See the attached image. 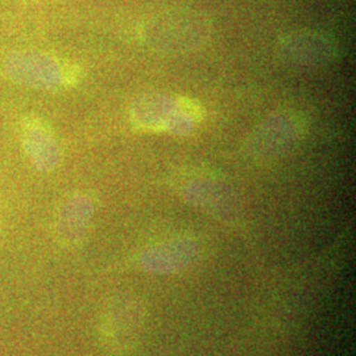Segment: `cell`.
<instances>
[{
	"label": "cell",
	"mask_w": 356,
	"mask_h": 356,
	"mask_svg": "<svg viewBox=\"0 0 356 356\" xmlns=\"http://www.w3.org/2000/svg\"><path fill=\"white\" fill-rule=\"evenodd\" d=\"M209 38V26L193 13H164L153 17L144 31V40L153 51L181 54L201 48Z\"/></svg>",
	"instance_id": "3957f363"
},
{
	"label": "cell",
	"mask_w": 356,
	"mask_h": 356,
	"mask_svg": "<svg viewBox=\"0 0 356 356\" xmlns=\"http://www.w3.org/2000/svg\"><path fill=\"white\" fill-rule=\"evenodd\" d=\"M94 202L88 194H76L65 201L56 219V232L65 244L82 241L89 229Z\"/></svg>",
	"instance_id": "9c48e42d"
},
{
	"label": "cell",
	"mask_w": 356,
	"mask_h": 356,
	"mask_svg": "<svg viewBox=\"0 0 356 356\" xmlns=\"http://www.w3.org/2000/svg\"><path fill=\"white\" fill-rule=\"evenodd\" d=\"M200 243L191 236H176L148 247L140 256V266L149 273H176L200 254Z\"/></svg>",
	"instance_id": "ba28073f"
},
{
	"label": "cell",
	"mask_w": 356,
	"mask_h": 356,
	"mask_svg": "<svg viewBox=\"0 0 356 356\" xmlns=\"http://www.w3.org/2000/svg\"><path fill=\"white\" fill-rule=\"evenodd\" d=\"M24 148L32 164L41 172H51L60 163V148L51 132L32 123L24 128Z\"/></svg>",
	"instance_id": "30bf717a"
},
{
	"label": "cell",
	"mask_w": 356,
	"mask_h": 356,
	"mask_svg": "<svg viewBox=\"0 0 356 356\" xmlns=\"http://www.w3.org/2000/svg\"><path fill=\"white\" fill-rule=\"evenodd\" d=\"M6 72L15 82L35 89L51 90L65 82L64 67L47 54L23 51L7 58Z\"/></svg>",
	"instance_id": "5b68a950"
},
{
	"label": "cell",
	"mask_w": 356,
	"mask_h": 356,
	"mask_svg": "<svg viewBox=\"0 0 356 356\" xmlns=\"http://www.w3.org/2000/svg\"><path fill=\"white\" fill-rule=\"evenodd\" d=\"M302 122L292 111H276L261 120L244 141V154L257 164H270L292 152L302 138Z\"/></svg>",
	"instance_id": "7a4b0ae2"
},
{
	"label": "cell",
	"mask_w": 356,
	"mask_h": 356,
	"mask_svg": "<svg viewBox=\"0 0 356 356\" xmlns=\"http://www.w3.org/2000/svg\"><path fill=\"white\" fill-rule=\"evenodd\" d=\"M144 318V305L138 297H118L107 306L103 314L101 322L103 343L115 353L129 351L140 339Z\"/></svg>",
	"instance_id": "277c9868"
},
{
	"label": "cell",
	"mask_w": 356,
	"mask_h": 356,
	"mask_svg": "<svg viewBox=\"0 0 356 356\" xmlns=\"http://www.w3.org/2000/svg\"><path fill=\"white\" fill-rule=\"evenodd\" d=\"M131 118L141 129L186 136L202 120L204 110L188 98L154 91L141 94L132 102Z\"/></svg>",
	"instance_id": "6da1fadb"
},
{
	"label": "cell",
	"mask_w": 356,
	"mask_h": 356,
	"mask_svg": "<svg viewBox=\"0 0 356 356\" xmlns=\"http://www.w3.org/2000/svg\"><path fill=\"white\" fill-rule=\"evenodd\" d=\"M277 56L282 63L293 66L323 67L338 58V51L330 38L313 32H296L281 40Z\"/></svg>",
	"instance_id": "8992f818"
},
{
	"label": "cell",
	"mask_w": 356,
	"mask_h": 356,
	"mask_svg": "<svg viewBox=\"0 0 356 356\" xmlns=\"http://www.w3.org/2000/svg\"><path fill=\"white\" fill-rule=\"evenodd\" d=\"M182 194L189 204L216 218H234L236 213L235 193L220 178L210 175L191 178L185 184Z\"/></svg>",
	"instance_id": "52a82bcc"
}]
</instances>
